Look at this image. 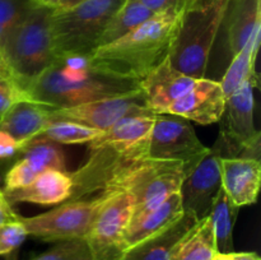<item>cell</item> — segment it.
Masks as SVG:
<instances>
[{
	"label": "cell",
	"mask_w": 261,
	"mask_h": 260,
	"mask_svg": "<svg viewBox=\"0 0 261 260\" xmlns=\"http://www.w3.org/2000/svg\"><path fill=\"white\" fill-rule=\"evenodd\" d=\"M155 115L125 117L88 143V158L81 167L70 172L73 193L69 200L99 195L126 168L148 160Z\"/></svg>",
	"instance_id": "obj_1"
},
{
	"label": "cell",
	"mask_w": 261,
	"mask_h": 260,
	"mask_svg": "<svg viewBox=\"0 0 261 260\" xmlns=\"http://www.w3.org/2000/svg\"><path fill=\"white\" fill-rule=\"evenodd\" d=\"M139 89V81L115 75L94 65L91 55L55 58L50 66L22 88L23 98L50 109H68Z\"/></svg>",
	"instance_id": "obj_2"
},
{
	"label": "cell",
	"mask_w": 261,
	"mask_h": 260,
	"mask_svg": "<svg viewBox=\"0 0 261 260\" xmlns=\"http://www.w3.org/2000/svg\"><path fill=\"white\" fill-rule=\"evenodd\" d=\"M180 15L153 14L124 37L96 48L92 63L115 75L140 81L168 56Z\"/></svg>",
	"instance_id": "obj_3"
},
{
	"label": "cell",
	"mask_w": 261,
	"mask_h": 260,
	"mask_svg": "<svg viewBox=\"0 0 261 260\" xmlns=\"http://www.w3.org/2000/svg\"><path fill=\"white\" fill-rule=\"evenodd\" d=\"M229 0H193L178 20L177 32L168 53L175 69L195 79L205 76L209 56Z\"/></svg>",
	"instance_id": "obj_4"
},
{
	"label": "cell",
	"mask_w": 261,
	"mask_h": 260,
	"mask_svg": "<svg viewBox=\"0 0 261 260\" xmlns=\"http://www.w3.org/2000/svg\"><path fill=\"white\" fill-rule=\"evenodd\" d=\"M54 8L38 4L9 33L0 53L20 91L53 64L50 22Z\"/></svg>",
	"instance_id": "obj_5"
},
{
	"label": "cell",
	"mask_w": 261,
	"mask_h": 260,
	"mask_svg": "<svg viewBox=\"0 0 261 260\" xmlns=\"http://www.w3.org/2000/svg\"><path fill=\"white\" fill-rule=\"evenodd\" d=\"M125 0H82L68 9H54L51 45L55 58L70 54L91 55L116 10Z\"/></svg>",
	"instance_id": "obj_6"
},
{
	"label": "cell",
	"mask_w": 261,
	"mask_h": 260,
	"mask_svg": "<svg viewBox=\"0 0 261 260\" xmlns=\"http://www.w3.org/2000/svg\"><path fill=\"white\" fill-rule=\"evenodd\" d=\"M259 87V75L246 79L226 97L221 130L217 142L224 157H245L260 161V132L254 122V89Z\"/></svg>",
	"instance_id": "obj_7"
},
{
	"label": "cell",
	"mask_w": 261,
	"mask_h": 260,
	"mask_svg": "<svg viewBox=\"0 0 261 260\" xmlns=\"http://www.w3.org/2000/svg\"><path fill=\"white\" fill-rule=\"evenodd\" d=\"M105 199L106 194L102 193L94 198L68 200L37 216H19V221L27 229L28 236L42 241L86 240Z\"/></svg>",
	"instance_id": "obj_8"
},
{
	"label": "cell",
	"mask_w": 261,
	"mask_h": 260,
	"mask_svg": "<svg viewBox=\"0 0 261 260\" xmlns=\"http://www.w3.org/2000/svg\"><path fill=\"white\" fill-rule=\"evenodd\" d=\"M208 150L189 120L171 114L155 115L148 150L149 158L184 163L188 175Z\"/></svg>",
	"instance_id": "obj_9"
},
{
	"label": "cell",
	"mask_w": 261,
	"mask_h": 260,
	"mask_svg": "<svg viewBox=\"0 0 261 260\" xmlns=\"http://www.w3.org/2000/svg\"><path fill=\"white\" fill-rule=\"evenodd\" d=\"M105 194L86 241L93 260H119L124 254V233L134 213V198L127 191Z\"/></svg>",
	"instance_id": "obj_10"
},
{
	"label": "cell",
	"mask_w": 261,
	"mask_h": 260,
	"mask_svg": "<svg viewBox=\"0 0 261 260\" xmlns=\"http://www.w3.org/2000/svg\"><path fill=\"white\" fill-rule=\"evenodd\" d=\"M153 114L145 103L140 88L135 92L110 97L68 109H50V120H68L106 132L120 120L134 115Z\"/></svg>",
	"instance_id": "obj_11"
},
{
	"label": "cell",
	"mask_w": 261,
	"mask_h": 260,
	"mask_svg": "<svg viewBox=\"0 0 261 260\" xmlns=\"http://www.w3.org/2000/svg\"><path fill=\"white\" fill-rule=\"evenodd\" d=\"M224 157L218 142L184 177L180 188L184 213L196 221L206 218L214 199L222 189L221 158Z\"/></svg>",
	"instance_id": "obj_12"
},
{
	"label": "cell",
	"mask_w": 261,
	"mask_h": 260,
	"mask_svg": "<svg viewBox=\"0 0 261 260\" xmlns=\"http://www.w3.org/2000/svg\"><path fill=\"white\" fill-rule=\"evenodd\" d=\"M224 105L226 96L221 83L204 76L196 79L190 91L176 99L166 114L176 115L201 125H211L219 122Z\"/></svg>",
	"instance_id": "obj_13"
},
{
	"label": "cell",
	"mask_w": 261,
	"mask_h": 260,
	"mask_svg": "<svg viewBox=\"0 0 261 260\" xmlns=\"http://www.w3.org/2000/svg\"><path fill=\"white\" fill-rule=\"evenodd\" d=\"M196 79L181 73L172 66L168 58L139 81L148 109L153 114H166L168 107L188 93Z\"/></svg>",
	"instance_id": "obj_14"
},
{
	"label": "cell",
	"mask_w": 261,
	"mask_h": 260,
	"mask_svg": "<svg viewBox=\"0 0 261 260\" xmlns=\"http://www.w3.org/2000/svg\"><path fill=\"white\" fill-rule=\"evenodd\" d=\"M222 189L236 206L251 205L256 201L261 183L259 160L245 157L221 158Z\"/></svg>",
	"instance_id": "obj_15"
},
{
	"label": "cell",
	"mask_w": 261,
	"mask_h": 260,
	"mask_svg": "<svg viewBox=\"0 0 261 260\" xmlns=\"http://www.w3.org/2000/svg\"><path fill=\"white\" fill-rule=\"evenodd\" d=\"M2 193L10 205L18 203L59 205L70 199L73 193V178L68 171L51 168L36 176L35 180L24 188Z\"/></svg>",
	"instance_id": "obj_16"
},
{
	"label": "cell",
	"mask_w": 261,
	"mask_h": 260,
	"mask_svg": "<svg viewBox=\"0 0 261 260\" xmlns=\"http://www.w3.org/2000/svg\"><path fill=\"white\" fill-rule=\"evenodd\" d=\"M184 216L180 190L170 194L150 211L132 217L124 233V252L134 245L165 231Z\"/></svg>",
	"instance_id": "obj_17"
},
{
	"label": "cell",
	"mask_w": 261,
	"mask_h": 260,
	"mask_svg": "<svg viewBox=\"0 0 261 260\" xmlns=\"http://www.w3.org/2000/svg\"><path fill=\"white\" fill-rule=\"evenodd\" d=\"M50 107L31 99H19L0 116V130L12 135L20 145L42 133L50 121Z\"/></svg>",
	"instance_id": "obj_18"
},
{
	"label": "cell",
	"mask_w": 261,
	"mask_h": 260,
	"mask_svg": "<svg viewBox=\"0 0 261 260\" xmlns=\"http://www.w3.org/2000/svg\"><path fill=\"white\" fill-rule=\"evenodd\" d=\"M223 23H226L229 53L234 56L261 31V0H229Z\"/></svg>",
	"instance_id": "obj_19"
},
{
	"label": "cell",
	"mask_w": 261,
	"mask_h": 260,
	"mask_svg": "<svg viewBox=\"0 0 261 260\" xmlns=\"http://www.w3.org/2000/svg\"><path fill=\"white\" fill-rule=\"evenodd\" d=\"M196 223V219L184 213L167 229L127 249L119 260H171L178 242Z\"/></svg>",
	"instance_id": "obj_20"
},
{
	"label": "cell",
	"mask_w": 261,
	"mask_h": 260,
	"mask_svg": "<svg viewBox=\"0 0 261 260\" xmlns=\"http://www.w3.org/2000/svg\"><path fill=\"white\" fill-rule=\"evenodd\" d=\"M216 252L213 226L209 217H206L181 239L171 260H213Z\"/></svg>",
	"instance_id": "obj_21"
},
{
	"label": "cell",
	"mask_w": 261,
	"mask_h": 260,
	"mask_svg": "<svg viewBox=\"0 0 261 260\" xmlns=\"http://www.w3.org/2000/svg\"><path fill=\"white\" fill-rule=\"evenodd\" d=\"M239 211V206L234 205L221 189L208 216L213 226L217 252L233 251V229Z\"/></svg>",
	"instance_id": "obj_22"
},
{
	"label": "cell",
	"mask_w": 261,
	"mask_h": 260,
	"mask_svg": "<svg viewBox=\"0 0 261 260\" xmlns=\"http://www.w3.org/2000/svg\"><path fill=\"white\" fill-rule=\"evenodd\" d=\"M260 36L261 31H257L247 41V43L242 47V50L234 56H232L231 64H229L222 81L219 82L226 97L229 96L232 92L236 91L246 79L259 75L256 68H255V64H256L257 51H259L260 46Z\"/></svg>",
	"instance_id": "obj_23"
},
{
	"label": "cell",
	"mask_w": 261,
	"mask_h": 260,
	"mask_svg": "<svg viewBox=\"0 0 261 260\" xmlns=\"http://www.w3.org/2000/svg\"><path fill=\"white\" fill-rule=\"evenodd\" d=\"M152 15L153 13L148 8H145L139 0H125L124 4L116 10V13L107 23L99 40L98 47L109 45L124 37L125 35L135 30L138 25L149 19Z\"/></svg>",
	"instance_id": "obj_24"
},
{
	"label": "cell",
	"mask_w": 261,
	"mask_h": 260,
	"mask_svg": "<svg viewBox=\"0 0 261 260\" xmlns=\"http://www.w3.org/2000/svg\"><path fill=\"white\" fill-rule=\"evenodd\" d=\"M20 160L30 163L38 173L47 170L66 171L65 153L60 144L46 138L36 137L20 148Z\"/></svg>",
	"instance_id": "obj_25"
},
{
	"label": "cell",
	"mask_w": 261,
	"mask_h": 260,
	"mask_svg": "<svg viewBox=\"0 0 261 260\" xmlns=\"http://www.w3.org/2000/svg\"><path fill=\"white\" fill-rule=\"evenodd\" d=\"M103 132L87 125L68 120H50L38 137L46 138L58 144H84L91 143Z\"/></svg>",
	"instance_id": "obj_26"
},
{
	"label": "cell",
	"mask_w": 261,
	"mask_h": 260,
	"mask_svg": "<svg viewBox=\"0 0 261 260\" xmlns=\"http://www.w3.org/2000/svg\"><path fill=\"white\" fill-rule=\"evenodd\" d=\"M38 4L37 0H0V50L9 33Z\"/></svg>",
	"instance_id": "obj_27"
},
{
	"label": "cell",
	"mask_w": 261,
	"mask_h": 260,
	"mask_svg": "<svg viewBox=\"0 0 261 260\" xmlns=\"http://www.w3.org/2000/svg\"><path fill=\"white\" fill-rule=\"evenodd\" d=\"M32 260H93L91 249L84 239L60 241Z\"/></svg>",
	"instance_id": "obj_28"
},
{
	"label": "cell",
	"mask_w": 261,
	"mask_h": 260,
	"mask_svg": "<svg viewBox=\"0 0 261 260\" xmlns=\"http://www.w3.org/2000/svg\"><path fill=\"white\" fill-rule=\"evenodd\" d=\"M27 236V229L19 221V217L15 221L3 223L0 226V256L5 259L15 256Z\"/></svg>",
	"instance_id": "obj_29"
},
{
	"label": "cell",
	"mask_w": 261,
	"mask_h": 260,
	"mask_svg": "<svg viewBox=\"0 0 261 260\" xmlns=\"http://www.w3.org/2000/svg\"><path fill=\"white\" fill-rule=\"evenodd\" d=\"M40 173L32 167L24 160H18L9 171L7 172L4 177V188H2V191L15 190L27 186L28 184L32 183L35 177Z\"/></svg>",
	"instance_id": "obj_30"
},
{
	"label": "cell",
	"mask_w": 261,
	"mask_h": 260,
	"mask_svg": "<svg viewBox=\"0 0 261 260\" xmlns=\"http://www.w3.org/2000/svg\"><path fill=\"white\" fill-rule=\"evenodd\" d=\"M19 99H23V94L14 78L0 76V116Z\"/></svg>",
	"instance_id": "obj_31"
},
{
	"label": "cell",
	"mask_w": 261,
	"mask_h": 260,
	"mask_svg": "<svg viewBox=\"0 0 261 260\" xmlns=\"http://www.w3.org/2000/svg\"><path fill=\"white\" fill-rule=\"evenodd\" d=\"M139 2L153 14H160V13L181 14L188 4V0H139Z\"/></svg>",
	"instance_id": "obj_32"
},
{
	"label": "cell",
	"mask_w": 261,
	"mask_h": 260,
	"mask_svg": "<svg viewBox=\"0 0 261 260\" xmlns=\"http://www.w3.org/2000/svg\"><path fill=\"white\" fill-rule=\"evenodd\" d=\"M22 145L4 130H0V160L18 155Z\"/></svg>",
	"instance_id": "obj_33"
},
{
	"label": "cell",
	"mask_w": 261,
	"mask_h": 260,
	"mask_svg": "<svg viewBox=\"0 0 261 260\" xmlns=\"http://www.w3.org/2000/svg\"><path fill=\"white\" fill-rule=\"evenodd\" d=\"M213 260H260L256 252H216Z\"/></svg>",
	"instance_id": "obj_34"
},
{
	"label": "cell",
	"mask_w": 261,
	"mask_h": 260,
	"mask_svg": "<svg viewBox=\"0 0 261 260\" xmlns=\"http://www.w3.org/2000/svg\"><path fill=\"white\" fill-rule=\"evenodd\" d=\"M18 217H19V214L13 209V205L8 203L3 193H0V226L5 222L15 221Z\"/></svg>",
	"instance_id": "obj_35"
},
{
	"label": "cell",
	"mask_w": 261,
	"mask_h": 260,
	"mask_svg": "<svg viewBox=\"0 0 261 260\" xmlns=\"http://www.w3.org/2000/svg\"><path fill=\"white\" fill-rule=\"evenodd\" d=\"M0 76H12L9 66H8L7 61H5L2 53H0Z\"/></svg>",
	"instance_id": "obj_36"
},
{
	"label": "cell",
	"mask_w": 261,
	"mask_h": 260,
	"mask_svg": "<svg viewBox=\"0 0 261 260\" xmlns=\"http://www.w3.org/2000/svg\"><path fill=\"white\" fill-rule=\"evenodd\" d=\"M82 0H60V3H59V7L56 8V9H68V8L70 7H74V5H76L78 3H81Z\"/></svg>",
	"instance_id": "obj_37"
},
{
	"label": "cell",
	"mask_w": 261,
	"mask_h": 260,
	"mask_svg": "<svg viewBox=\"0 0 261 260\" xmlns=\"http://www.w3.org/2000/svg\"><path fill=\"white\" fill-rule=\"evenodd\" d=\"M40 4L42 5H46V7H50V8H54V9H56V8L59 7V3H60V0H37Z\"/></svg>",
	"instance_id": "obj_38"
},
{
	"label": "cell",
	"mask_w": 261,
	"mask_h": 260,
	"mask_svg": "<svg viewBox=\"0 0 261 260\" xmlns=\"http://www.w3.org/2000/svg\"><path fill=\"white\" fill-rule=\"evenodd\" d=\"M190 2H193V0H188V3H190Z\"/></svg>",
	"instance_id": "obj_39"
},
{
	"label": "cell",
	"mask_w": 261,
	"mask_h": 260,
	"mask_svg": "<svg viewBox=\"0 0 261 260\" xmlns=\"http://www.w3.org/2000/svg\"><path fill=\"white\" fill-rule=\"evenodd\" d=\"M0 191H2V186H0Z\"/></svg>",
	"instance_id": "obj_40"
},
{
	"label": "cell",
	"mask_w": 261,
	"mask_h": 260,
	"mask_svg": "<svg viewBox=\"0 0 261 260\" xmlns=\"http://www.w3.org/2000/svg\"><path fill=\"white\" fill-rule=\"evenodd\" d=\"M0 193H2V191H0Z\"/></svg>",
	"instance_id": "obj_41"
}]
</instances>
